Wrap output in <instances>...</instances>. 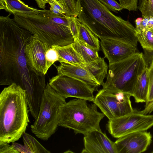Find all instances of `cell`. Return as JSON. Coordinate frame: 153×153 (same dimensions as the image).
<instances>
[{
    "label": "cell",
    "instance_id": "23",
    "mask_svg": "<svg viewBox=\"0 0 153 153\" xmlns=\"http://www.w3.org/2000/svg\"><path fill=\"white\" fill-rule=\"evenodd\" d=\"M136 36L143 49L153 51V28L146 27L141 32H136Z\"/></svg>",
    "mask_w": 153,
    "mask_h": 153
},
{
    "label": "cell",
    "instance_id": "1",
    "mask_svg": "<svg viewBox=\"0 0 153 153\" xmlns=\"http://www.w3.org/2000/svg\"><path fill=\"white\" fill-rule=\"evenodd\" d=\"M9 14L0 16V85L15 83L25 90L28 102L42 97L45 88L44 76L37 74L28 67L25 52L33 35L21 27Z\"/></svg>",
    "mask_w": 153,
    "mask_h": 153
},
{
    "label": "cell",
    "instance_id": "20",
    "mask_svg": "<svg viewBox=\"0 0 153 153\" xmlns=\"http://www.w3.org/2000/svg\"><path fill=\"white\" fill-rule=\"evenodd\" d=\"M86 68L102 85L104 83V79L107 75L108 68L104 58L99 56L96 59L86 63Z\"/></svg>",
    "mask_w": 153,
    "mask_h": 153
},
{
    "label": "cell",
    "instance_id": "9",
    "mask_svg": "<svg viewBox=\"0 0 153 153\" xmlns=\"http://www.w3.org/2000/svg\"><path fill=\"white\" fill-rule=\"evenodd\" d=\"M153 126V115L134 110L123 116L109 120L107 129L112 136L118 138L127 134L146 131Z\"/></svg>",
    "mask_w": 153,
    "mask_h": 153
},
{
    "label": "cell",
    "instance_id": "4",
    "mask_svg": "<svg viewBox=\"0 0 153 153\" xmlns=\"http://www.w3.org/2000/svg\"><path fill=\"white\" fill-rule=\"evenodd\" d=\"M50 10H38L30 14L17 13L13 19L32 34L37 35L50 46H64L73 43L74 38L69 27L55 22Z\"/></svg>",
    "mask_w": 153,
    "mask_h": 153
},
{
    "label": "cell",
    "instance_id": "30",
    "mask_svg": "<svg viewBox=\"0 0 153 153\" xmlns=\"http://www.w3.org/2000/svg\"><path fill=\"white\" fill-rule=\"evenodd\" d=\"M149 90L146 104L153 101V68H149Z\"/></svg>",
    "mask_w": 153,
    "mask_h": 153
},
{
    "label": "cell",
    "instance_id": "22",
    "mask_svg": "<svg viewBox=\"0 0 153 153\" xmlns=\"http://www.w3.org/2000/svg\"><path fill=\"white\" fill-rule=\"evenodd\" d=\"M72 45L86 63L92 61L99 57L98 51L86 46L78 37L74 39Z\"/></svg>",
    "mask_w": 153,
    "mask_h": 153
},
{
    "label": "cell",
    "instance_id": "3",
    "mask_svg": "<svg viewBox=\"0 0 153 153\" xmlns=\"http://www.w3.org/2000/svg\"><path fill=\"white\" fill-rule=\"evenodd\" d=\"M25 90L13 83L0 94V144L18 140L30 123Z\"/></svg>",
    "mask_w": 153,
    "mask_h": 153
},
{
    "label": "cell",
    "instance_id": "26",
    "mask_svg": "<svg viewBox=\"0 0 153 153\" xmlns=\"http://www.w3.org/2000/svg\"><path fill=\"white\" fill-rule=\"evenodd\" d=\"M46 70L48 71L50 67L54 62L58 61L59 56L56 51L51 46L47 51L46 54Z\"/></svg>",
    "mask_w": 153,
    "mask_h": 153
},
{
    "label": "cell",
    "instance_id": "6",
    "mask_svg": "<svg viewBox=\"0 0 153 153\" xmlns=\"http://www.w3.org/2000/svg\"><path fill=\"white\" fill-rule=\"evenodd\" d=\"M147 67L143 53L138 51L123 60L109 65L102 88L132 95L139 77Z\"/></svg>",
    "mask_w": 153,
    "mask_h": 153
},
{
    "label": "cell",
    "instance_id": "10",
    "mask_svg": "<svg viewBox=\"0 0 153 153\" xmlns=\"http://www.w3.org/2000/svg\"><path fill=\"white\" fill-rule=\"evenodd\" d=\"M51 87L65 99L73 97L93 102L94 89L85 82L57 75L49 80Z\"/></svg>",
    "mask_w": 153,
    "mask_h": 153
},
{
    "label": "cell",
    "instance_id": "31",
    "mask_svg": "<svg viewBox=\"0 0 153 153\" xmlns=\"http://www.w3.org/2000/svg\"><path fill=\"white\" fill-rule=\"evenodd\" d=\"M69 27L74 39L77 38L79 34V29L76 17H72L70 23Z\"/></svg>",
    "mask_w": 153,
    "mask_h": 153
},
{
    "label": "cell",
    "instance_id": "36",
    "mask_svg": "<svg viewBox=\"0 0 153 153\" xmlns=\"http://www.w3.org/2000/svg\"><path fill=\"white\" fill-rule=\"evenodd\" d=\"M143 19V18L139 17L135 20L134 22L135 25V27H137L140 25Z\"/></svg>",
    "mask_w": 153,
    "mask_h": 153
},
{
    "label": "cell",
    "instance_id": "27",
    "mask_svg": "<svg viewBox=\"0 0 153 153\" xmlns=\"http://www.w3.org/2000/svg\"><path fill=\"white\" fill-rule=\"evenodd\" d=\"M140 11L143 18L153 17V0H147Z\"/></svg>",
    "mask_w": 153,
    "mask_h": 153
},
{
    "label": "cell",
    "instance_id": "8",
    "mask_svg": "<svg viewBox=\"0 0 153 153\" xmlns=\"http://www.w3.org/2000/svg\"><path fill=\"white\" fill-rule=\"evenodd\" d=\"M131 96L129 94L113 92L102 88L98 91L93 102L110 120L134 111L130 100Z\"/></svg>",
    "mask_w": 153,
    "mask_h": 153
},
{
    "label": "cell",
    "instance_id": "24",
    "mask_svg": "<svg viewBox=\"0 0 153 153\" xmlns=\"http://www.w3.org/2000/svg\"><path fill=\"white\" fill-rule=\"evenodd\" d=\"M50 10L53 13L60 16H66V10L63 3L60 0H50Z\"/></svg>",
    "mask_w": 153,
    "mask_h": 153
},
{
    "label": "cell",
    "instance_id": "19",
    "mask_svg": "<svg viewBox=\"0 0 153 153\" xmlns=\"http://www.w3.org/2000/svg\"><path fill=\"white\" fill-rule=\"evenodd\" d=\"M0 9L4 10L10 14H30L38 10L29 7L21 0H0Z\"/></svg>",
    "mask_w": 153,
    "mask_h": 153
},
{
    "label": "cell",
    "instance_id": "29",
    "mask_svg": "<svg viewBox=\"0 0 153 153\" xmlns=\"http://www.w3.org/2000/svg\"><path fill=\"white\" fill-rule=\"evenodd\" d=\"M123 9L129 11H137L138 0H118Z\"/></svg>",
    "mask_w": 153,
    "mask_h": 153
},
{
    "label": "cell",
    "instance_id": "35",
    "mask_svg": "<svg viewBox=\"0 0 153 153\" xmlns=\"http://www.w3.org/2000/svg\"><path fill=\"white\" fill-rule=\"evenodd\" d=\"M146 105V107L143 111L145 113L147 114L148 112L153 109V101L148 103Z\"/></svg>",
    "mask_w": 153,
    "mask_h": 153
},
{
    "label": "cell",
    "instance_id": "18",
    "mask_svg": "<svg viewBox=\"0 0 153 153\" xmlns=\"http://www.w3.org/2000/svg\"><path fill=\"white\" fill-rule=\"evenodd\" d=\"M149 68L147 67L138 79L132 94L137 103L146 102L149 90Z\"/></svg>",
    "mask_w": 153,
    "mask_h": 153
},
{
    "label": "cell",
    "instance_id": "2",
    "mask_svg": "<svg viewBox=\"0 0 153 153\" xmlns=\"http://www.w3.org/2000/svg\"><path fill=\"white\" fill-rule=\"evenodd\" d=\"M77 19L99 38L118 40L137 48L135 28L128 20L113 14L99 0H76Z\"/></svg>",
    "mask_w": 153,
    "mask_h": 153
},
{
    "label": "cell",
    "instance_id": "13",
    "mask_svg": "<svg viewBox=\"0 0 153 153\" xmlns=\"http://www.w3.org/2000/svg\"><path fill=\"white\" fill-rule=\"evenodd\" d=\"M100 39L102 51L109 65L123 60L137 52V48L120 40L108 38Z\"/></svg>",
    "mask_w": 153,
    "mask_h": 153
},
{
    "label": "cell",
    "instance_id": "17",
    "mask_svg": "<svg viewBox=\"0 0 153 153\" xmlns=\"http://www.w3.org/2000/svg\"><path fill=\"white\" fill-rule=\"evenodd\" d=\"M24 145L15 142L12 145L19 153H50L36 138L25 132L22 135Z\"/></svg>",
    "mask_w": 153,
    "mask_h": 153
},
{
    "label": "cell",
    "instance_id": "34",
    "mask_svg": "<svg viewBox=\"0 0 153 153\" xmlns=\"http://www.w3.org/2000/svg\"><path fill=\"white\" fill-rule=\"evenodd\" d=\"M38 6L40 8L45 9L46 4L48 3L50 0H35Z\"/></svg>",
    "mask_w": 153,
    "mask_h": 153
},
{
    "label": "cell",
    "instance_id": "39",
    "mask_svg": "<svg viewBox=\"0 0 153 153\" xmlns=\"http://www.w3.org/2000/svg\"><path fill=\"white\" fill-rule=\"evenodd\" d=\"M74 0V1H76V0Z\"/></svg>",
    "mask_w": 153,
    "mask_h": 153
},
{
    "label": "cell",
    "instance_id": "16",
    "mask_svg": "<svg viewBox=\"0 0 153 153\" xmlns=\"http://www.w3.org/2000/svg\"><path fill=\"white\" fill-rule=\"evenodd\" d=\"M57 51L58 62L70 64L86 68V63L74 48L72 43L64 46H51Z\"/></svg>",
    "mask_w": 153,
    "mask_h": 153
},
{
    "label": "cell",
    "instance_id": "11",
    "mask_svg": "<svg viewBox=\"0 0 153 153\" xmlns=\"http://www.w3.org/2000/svg\"><path fill=\"white\" fill-rule=\"evenodd\" d=\"M50 47L36 34L31 36L26 45L25 52L27 65L39 75L45 76L47 73L46 54Z\"/></svg>",
    "mask_w": 153,
    "mask_h": 153
},
{
    "label": "cell",
    "instance_id": "28",
    "mask_svg": "<svg viewBox=\"0 0 153 153\" xmlns=\"http://www.w3.org/2000/svg\"><path fill=\"white\" fill-rule=\"evenodd\" d=\"M110 11L117 13L123 9L121 6L116 0H99Z\"/></svg>",
    "mask_w": 153,
    "mask_h": 153
},
{
    "label": "cell",
    "instance_id": "15",
    "mask_svg": "<svg viewBox=\"0 0 153 153\" xmlns=\"http://www.w3.org/2000/svg\"><path fill=\"white\" fill-rule=\"evenodd\" d=\"M57 75L70 77L84 81L98 91L101 85L87 68H84L70 64L61 62L55 66Z\"/></svg>",
    "mask_w": 153,
    "mask_h": 153
},
{
    "label": "cell",
    "instance_id": "7",
    "mask_svg": "<svg viewBox=\"0 0 153 153\" xmlns=\"http://www.w3.org/2000/svg\"><path fill=\"white\" fill-rule=\"evenodd\" d=\"M66 102L65 99L47 82L38 115L30 126L31 131L37 137L47 141L55 133L58 126L59 109Z\"/></svg>",
    "mask_w": 153,
    "mask_h": 153
},
{
    "label": "cell",
    "instance_id": "25",
    "mask_svg": "<svg viewBox=\"0 0 153 153\" xmlns=\"http://www.w3.org/2000/svg\"><path fill=\"white\" fill-rule=\"evenodd\" d=\"M63 3L67 12L66 15L70 17H77L78 11L76 0H60Z\"/></svg>",
    "mask_w": 153,
    "mask_h": 153
},
{
    "label": "cell",
    "instance_id": "38",
    "mask_svg": "<svg viewBox=\"0 0 153 153\" xmlns=\"http://www.w3.org/2000/svg\"><path fill=\"white\" fill-rule=\"evenodd\" d=\"M152 153H153V151H152Z\"/></svg>",
    "mask_w": 153,
    "mask_h": 153
},
{
    "label": "cell",
    "instance_id": "32",
    "mask_svg": "<svg viewBox=\"0 0 153 153\" xmlns=\"http://www.w3.org/2000/svg\"><path fill=\"white\" fill-rule=\"evenodd\" d=\"M143 53L147 67L149 68H153V51L143 49Z\"/></svg>",
    "mask_w": 153,
    "mask_h": 153
},
{
    "label": "cell",
    "instance_id": "5",
    "mask_svg": "<svg viewBox=\"0 0 153 153\" xmlns=\"http://www.w3.org/2000/svg\"><path fill=\"white\" fill-rule=\"evenodd\" d=\"M87 101L74 99L62 105L58 114V126L84 135L94 129L100 130V123L105 115L98 111L95 103L88 104Z\"/></svg>",
    "mask_w": 153,
    "mask_h": 153
},
{
    "label": "cell",
    "instance_id": "14",
    "mask_svg": "<svg viewBox=\"0 0 153 153\" xmlns=\"http://www.w3.org/2000/svg\"><path fill=\"white\" fill-rule=\"evenodd\" d=\"M82 153H116L113 142L101 129H94L84 135Z\"/></svg>",
    "mask_w": 153,
    "mask_h": 153
},
{
    "label": "cell",
    "instance_id": "21",
    "mask_svg": "<svg viewBox=\"0 0 153 153\" xmlns=\"http://www.w3.org/2000/svg\"><path fill=\"white\" fill-rule=\"evenodd\" d=\"M76 20L79 29L78 38L87 47L99 51L100 49V42L99 38L86 26L77 19Z\"/></svg>",
    "mask_w": 153,
    "mask_h": 153
},
{
    "label": "cell",
    "instance_id": "33",
    "mask_svg": "<svg viewBox=\"0 0 153 153\" xmlns=\"http://www.w3.org/2000/svg\"><path fill=\"white\" fill-rule=\"evenodd\" d=\"M4 143L0 144V153H19L11 145Z\"/></svg>",
    "mask_w": 153,
    "mask_h": 153
},
{
    "label": "cell",
    "instance_id": "37",
    "mask_svg": "<svg viewBox=\"0 0 153 153\" xmlns=\"http://www.w3.org/2000/svg\"><path fill=\"white\" fill-rule=\"evenodd\" d=\"M147 0H139L140 2L143 4L145 3Z\"/></svg>",
    "mask_w": 153,
    "mask_h": 153
},
{
    "label": "cell",
    "instance_id": "12",
    "mask_svg": "<svg viewBox=\"0 0 153 153\" xmlns=\"http://www.w3.org/2000/svg\"><path fill=\"white\" fill-rule=\"evenodd\" d=\"M152 139L150 132H135L118 138L114 146L116 153H140L147 150Z\"/></svg>",
    "mask_w": 153,
    "mask_h": 153
}]
</instances>
